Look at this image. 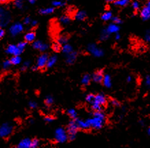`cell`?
Returning a JSON list of instances; mask_svg holds the SVG:
<instances>
[{
  "label": "cell",
  "instance_id": "6da1fadb",
  "mask_svg": "<svg viewBox=\"0 0 150 148\" xmlns=\"http://www.w3.org/2000/svg\"><path fill=\"white\" fill-rule=\"evenodd\" d=\"M91 128L95 130H100L104 125L106 122V116L102 111H95L93 117L89 118Z\"/></svg>",
  "mask_w": 150,
  "mask_h": 148
},
{
  "label": "cell",
  "instance_id": "7a4b0ae2",
  "mask_svg": "<svg viewBox=\"0 0 150 148\" xmlns=\"http://www.w3.org/2000/svg\"><path fill=\"white\" fill-rule=\"evenodd\" d=\"M107 103V99L103 93H99L95 95L94 99L91 103L92 105V109L95 111H102V106L104 105Z\"/></svg>",
  "mask_w": 150,
  "mask_h": 148
},
{
  "label": "cell",
  "instance_id": "3957f363",
  "mask_svg": "<svg viewBox=\"0 0 150 148\" xmlns=\"http://www.w3.org/2000/svg\"><path fill=\"white\" fill-rule=\"evenodd\" d=\"M79 128L78 126V124L76 123V120H73L70 121V122L68 124L67 127H66V133L68 135V139L73 141L76 139L77 136Z\"/></svg>",
  "mask_w": 150,
  "mask_h": 148
},
{
  "label": "cell",
  "instance_id": "277c9868",
  "mask_svg": "<svg viewBox=\"0 0 150 148\" xmlns=\"http://www.w3.org/2000/svg\"><path fill=\"white\" fill-rule=\"evenodd\" d=\"M54 138L56 142L59 143H63L68 140V135L66 131L63 128H58L55 131Z\"/></svg>",
  "mask_w": 150,
  "mask_h": 148
},
{
  "label": "cell",
  "instance_id": "5b68a950",
  "mask_svg": "<svg viewBox=\"0 0 150 148\" xmlns=\"http://www.w3.org/2000/svg\"><path fill=\"white\" fill-rule=\"evenodd\" d=\"M13 126L10 123H4L0 126V138H6L12 134Z\"/></svg>",
  "mask_w": 150,
  "mask_h": 148
},
{
  "label": "cell",
  "instance_id": "8992f818",
  "mask_svg": "<svg viewBox=\"0 0 150 148\" xmlns=\"http://www.w3.org/2000/svg\"><path fill=\"white\" fill-rule=\"evenodd\" d=\"M48 58V55L46 53H43L39 56L38 60H37V64L36 66L38 68V70L43 69L44 68L46 67V64H47Z\"/></svg>",
  "mask_w": 150,
  "mask_h": 148
},
{
  "label": "cell",
  "instance_id": "52a82bcc",
  "mask_svg": "<svg viewBox=\"0 0 150 148\" xmlns=\"http://www.w3.org/2000/svg\"><path fill=\"white\" fill-rule=\"evenodd\" d=\"M141 16L143 20H148L150 17V1L148 0L145 6L141 11Z\"/></svg>",
  "mask_w": 150,
  "mask_h": 148
},
{
  "label": "cell",
  "instance_id": "ba28073f",
  "mask_svg": "<svg viewBox=\"0 0 150 148\" xmlns=\"http://www.w3.org/2000/svg\"><path fill=\"white\" fill-rule=\"evenodd\" d=\"M76 122L78 124V126L79 129H82V130H88L91 128V124H90L89 119L86 120H80V119H76Z\"/></svg>",
  "mask_w": 150,
  "mask_h": 148
},
{
  "label": "cell",
  "instance_id": "9c48e42d",
  "mask_svg": "<svg viewBox=\"0 0 150 148\" xmlns=\"http://www.w3.org/2000/svg\"><path fill=\"white\" fill-rule=\"evenodd\" d=\"M23 27L22 24H21V23H16V24H14L11 27V29H10V32H11L12 36H15L21 33L23 31Z\"/></svg>",
  "mask_w": 150,
  "mask_h": 148
},
{
  "label": "cell",
  "instance_id": "30bf717a",
  "mask_svg": "<svg viewBox=\"0 0 150 148\" xmlns=\"http://www.w3.org/2000/svg\"><path fill=\"white\" fill-rule=\"evenodd\" d=\"M32 139L29 138H25L19 143L18 148H32Z\"/></svg>",
  "mask_w": 150,
  "mask_h": 148
},
{
  "label": "cell",
  "instance_id": "8fae6325",
  "mask_svg": "<svg viewBox=\"0 0 150 148\" xmlns=\"http://www.w3.org/2000/svg\"><path fill=\"white\" fill-rule=\"evenodd\" d=\"M104 76V70H100L96 71L93 75V80L96 83H102L103 80Z\"/></svg>",
  "mask_w": 150,
  "mask_h": 148
},
{
  "label": "cell",
  "instance_id": "7c38bea8",
  "mask_svg": "<svg viewBox=\"0 0 150 148\" xmlns=\"http://www.w3.org/2000/svg\"><path fill=\"white\" fill-rule=\"evenodd\" d=\"M88 50L91 51L95 56H102L103 55V51L95 47L94 45H91L88 47Z\"/></svg>",
  "mask_w": 150,
  "mask_h": 148
},
{
  "label": "cell",
  "instance_id": "4fadbf2b",
  "mask_svg": "<svg viewBox=\"0 0 150 148\" xmlns=\"http://www.w3.org/2000/svg\"><path fill=\"white\" fill-rule=\"evenodd\" d=\"M36 38V34L34 32H28V34H26V35L24 36L25 42H32L35 41Z\"/></svg>",
  "mask_w": 150,
  "mask_h": 148
},
{
  "label": "cell",
  "instance_id": "5bb4252c",
  "mask_svg": "<svg viewBox=\"0 0 150 148\" xmlns=\"http://www.w3.org/2000/svg\"><path fill=\"white\" fill-rule=\"evenodd\" d=\"M102 82H103L104 86L106 87L110 88L112 86V80L110 76L108 74H106L104 76L103 80H102Z\"/></svg>",
  "mask_w": 150,
  "mask_h": 148
},
{
  "label": "cell",
  "instance_id": "9a60e30c",
  "mask_svg": "<svg viewBox=\"0 0 150 148\" xmlns=\"http://www.w3.org/2000/svg\"><path fill=\"white\" fill-rule=\"evenodd\" d=\"M56 60H57V57L56 56H52L51 57L48 58L47 64H46V68H51L52 66H54L56 64Z\"/></svg>",
  "mask_w": 150,
  "mask_h": 148
},
{
  "label": "cell",
  "instance_id": "2e32d148",
  "mask_svg": "<svg viewBox=\"0 0 150 148\" xmlns=\"http://www.w3.org/2000/svg\"><path fill=\"white\" fill-rule=\"evenodd\" d=\"M91 80V77L89 74H85L82 77V84L84 86H87L88 85L90 84Z\"/></svg>",
  "mask_w": 150,
  "mask_h": 148
},
{
  "label": "cell",
  "instance_id": "e0dca14e",
  "mask_svg": "<svg viewBox=\"0 0 150 148\" xmlns=\"http://www.w3.org/2000/svg\"><path fill=\"white\" fill-rule=\"evenodd\" d=\"M130 0H115L114 4L118 6H126L129 4Z\"/></svg>",
  "mask_w": 150,
  "mask_h": 148
},
{
  "label": "cell",
  "instance_id": "ac0fdd59",
  "mask_svg": "<svg viewBox=\"0 0 150 148\" xmlns=\"http://www.w3.org/2000/svg\"><path fill=\"white\" fill-rule=\"evenodd\" d=\"M76 55H77V53L75 52L70 53L69 54V55H68L67 61H66V62L69 63V64H73V63L76 61Z\"/></svg>",
  "mask_w": 150,
  "mask_h": 148
},
{
  "label": "cell",
  "instance_id": "d6986e66",
  "mask_svg": "<svg viewBox=\"0 0 150 148\" xmlns=\"http://www.w3.org/2000/svg\"><path fill=\"white\" fill-rule=\"evenodd\" d=\"M75 17L77 18L78 20H80V21H83L86 18V14L84 11L77 12L76 15H75Z\"/></svg>",
  "mask_w": 150,
  "mask_h": 148
},
{
  "label": "cell",
  "instance_id": "ffe728a7",
  "mask_svg": "<svg viewBox=\"0 0 150 148\" xmlns=\"http://www.w3.org/2000/svg\"><path fill=\"white\" fill-rule=\"evenodd\" d=\"M16 51H17V46L13 45H9L7 49H6V52H7L8 53L12 54V55H13L14 56L15 55V53H16Z\"/></svg>",
  "mask_w": 150,
  "mask_h": 148
},
{
  "label": "cell",
  "instance_id": "44dd1931",
  "mask_svg": "<svg viewBox=\"0 0 150 148\" xmlns=\"http://www.w3.org/2000/svg\"><path fill=\"white\" fill-rule=\"evenodd\" d=\"M54 8H44L39 11V13L42 14H48L54 12Z\"/></svg>",
  "mask_w": 150,
  "mask_h": 148
},
{
  "label": "cell",
  "instance_id": "7402d4cb",
  "mask_svg": "<svg viewBox=\"0 0 150 148\" xmlns=\"http://www.w3.org/2000/svg\"><path fill=\"white\" fill-rule=\"evenodd\" d=\"M67 114L70 117H71V118L73 119V120H76V119H77L78 113L75 109H69L67 111Z\"/></svg>",
  "mask_w": 150,
  "mask_h": 148
},
{
  "label": "cell",
  "instance_id": "603a6c76",
  "mask_svg": "<svg viewBox=\"0 0 150 148\" xmlns=\"http://www.w3.org/2000/svg\"><path fill=\"white\" fill-rule=\"evenodd\" d=\"M118 30H119V27H117L116 25L111 24L109 25L108 30H107L106 31L110 34V33H115V32H117Z\"/></svg>",
  "mask_w": 150,
  "mask_h": 148
},
{
  "label": "cell",
  "instance_id": "cb8c5ba5",
  "mask_svg": "<svg viewBox=\"0 0 150 148\" xmlns=\"http://www.w3.org/2000/svg\"><path fill=\"white\" fill-rule=\"evenodd\" d=\"M21 57H19V56H14L11 59V63L12 65H17L21 62Z\"/></svg>",
  "mask_w": 150,
  "mask_h": 148
},
{
  "label": "cell",
  "instance_id": "d4e9b609",
  "mask_svg": "<svg viewBox=\"0 0 150 148\" xmlns=\"http://www.w3.org/2000/svg\"><path fill=\"white\" fill-rule=\"evenodd\" d=\"M54 98L51 96H48L46 97L45 100V104L47 107H51L52 105V104L54 103Z\"/></svg>",
  "mask_w": 150,
  "mask_h": 148
},
{
  "label": "cell",
  "instance_id": "484cf974",
  "mask_svg": "<svg viewBox=\"0 0 150 148\" xmlns=\"http://www.w3.org/2000/svg\"><path fill=\"white\" fill-rule=\"evenodd\" d=\"M52 47L53 50L55 52H60L62 50V46L57 42H54V43H53Z\"/></svg>",
  "mask_w": 150,
  "mask_h": 148
},
{
  "label": "cell",
  "instance_id": "4316f807",
  "mask_svg": "<svg viewBox=\"0 0 150 148\" xmlns=\"http://www.w3.org/2000/svg\"><path fill=\"white\" fill-rule=\"evenodd\" d=\"M67 40H68V37L66 36V35H63V36H60L56 42H58L60 45H63V44L66 43V42H67Z\"/></svg>",
  "mask_w": 150,
  "mask_h": 148
},
{
  "label": "cell",
  "instance_id": "83f0119b",
  "mask_svg": "<svg viewBox=\"0 0 150 148\" xmlns=\"http://www.w3.org/2000/svg\"><path fill=\"white\" fill-rule=\"evenodd\" d=\"M27 43H28V42H20V43L18 44L17 46V49L20 51L23 52V51H24L25 46L27 45Z\"/></svg>",
  "mask_w": 150,
  "mask_h": 148
},
{
  "label": "cell",
  "instance_id": "f1b7e54d",
  "mask_svg": "<svg viewBox=\"0 0 150 148\" xmlns=\"http://www.w3.org/2000/svg\"><path fill=\"white\" fill-rule=\"evenodd\" d=\"M112 18V13L110 12H105L104 14L102 16V18L104 21H108V20Z\"/></svg>",
  "mask_w": 150,
  "mask_h": 148
},
{
  "label": "cell",
  "instance_id": "f546056e",
  "mask_svg": "<svg viewBox=\"0 0 150 148\" xmlns=\"http://www.w3.org/2000/svg\"><path fill=\"white\" fill-rule=\"evenodd\" d=\"M42 45H43V43L40 41H36L33 43V47L35 49H38V50L40 51Z\"/></svg>",
  "mask_w": 150,
  "mask_h": 148
},
{
  "label": "cell",
  "instance_id": "4dcf8cb0",
  "mask_svg": "<svg viewBox=\"0 0 150 148\" xmlns=\"http://www.w3.org/2000/svg\"><path fill=\"white\" fill-rule=\"evenodd\" d=\"M39 144H40V142L37 139H34L32 140V148H37L39 146Z\"/></svg>",
  "mask_w": 150,
  "mask_h": 148
},
{
  "label": "cell",
  "instance_id": "1f68e13d",
  "mask_svg": "<svg viewBox=\"0 0 150 148\" xmlns=\"http://www.w3.org/2000/svg\"><path fill=\"white\" fill-rule=\"evenodd\" d=\"M63 51H64V52H65L66 53L69 54L70 53L72 52V47H71L70 45H64V47H63Z\"/></svg>",
  "mask_w": 150,
  "mask_h": 148
},
{
  "label": "cell",
  "instance_id": "d6a6232c",
  "mask_svg": "<svg viewBox=\"0 0 150 148\" xmlns=\"http://www.w3.org/2000/svg\"><path fill=\"white\" fill-rule=\"evenodd\" d=\"M94 98H95V95L92 94V93H89V94H88L87 96H86V100L88 102V103H91L92 101H93V99H94Z\"/></svg>",
  "mask_w": 150,
  "mask_h": 148
},
{
  "label": "cell",
  "instance_id": "836d02e7",
  "mask_svg": "<svg viewBox=\"0 0 150 148\" xmlns=\"http://www.w3.org/2000/svg\"><path fill=\"white\" fill-rule=\"evenodd\" d=\"M11 61L10 60H6L5 61V62H4V64H3V68L6 70L8 68H9L11 66Z\"/></svg>",
  "mask_w": 150,
  "mask_h": 148
},
{
  "label": "cell",
  "instance_id": "e575fe53",
  "mask_svg": "<svg viewBox=\"0 0 150 148\" xmlns=\"http://www.w3.org/2000/svg\"><path fill=\"white\" fill-rule=\"evenodd\" d=\"M44 120H45L46 122L51 123V122H52L54 120V117L52 116V115H47V116L45 117V118H44Z\"/></svg>",
  "mask_w": 150,
  "mask_h": 148
},
{
  "label": "cell",
  "instance_id": "d590c367",
  "mask_svg": "<svg viewBox=\"0 0 150 148\" xmlns=\"http://www.w3.org/2000/svg\"><path fill=\"white\" fill-rule=\"evenodd\" d=\"M132 7L134 8V10L136 12H137L139 11V4L138 1H134V2L132 3Z\"/></svg>",
  "mask_w": 150,
  "mask_h": 148
},
{
  "label": "cell",
  "instance_id": "8d00e7d4",
  "mask_svg": "<svg viewBox=\"0 0 150 148\" xmlns=\"http://www.w3.org/2000/svg\"><path fill=\"white\" fill-rule=\"evenodd\" d=\"M60 21L61 22H62V23H69L70 21V18L69 17V16H62V18H60Z\"/></svg>",
  "mask_w": 150,
  "mask_h": 148
},
{
  "label": "cell",
  "instance_id": "74e56055",
  "mask_svg": "<svg viewBox=\"0 0 150 148\" xmlns=\"http://www.w3.org/2000/svg\"><path fill=\"white\" fill-rule=\"evenodd\" d=\"M29 107H30V109H36L37 107V103L35 101H30L29 103Z\"/></svg>",
  "mask_w": 150,
  "mask_h": 148
},
{
  "label": "cell",
  "instance_id": "f35d334b",
  "mask_svg": "<svg viewBox=\"0 0 150 148\" xmlns=\"http://www.w3.org/2000/svg\"><path fill=\"white\" fill-rule=\"evenodd\" d=\"M110 103H111L112 105L115 107H119V105H120V103H119V102L118 101V100H117L115 99H112L111 100H110Z\"/></svg>",
  "mask_w": 150,
  "mask_h": 148
},
{
  "label": "cell",
  "instance_id": "ab89813d",
  "mask_svg": "<svg viewBox=\"0 0 150 148\" xmlns=\"http://www.w3.org/2000/svg\"><path fill=\"white\" fill-rule=\"evenodd\" d=\"M15 5L17 6V7L21 8L23 6V1H19V0H16L15 2Z\"/></svg>",
  "mask_w": 150,
  "mask_h": 148
},
{
  "label": "cell",
  "instance_id": "60d3db41",
  "mask_svg": "<svg viewBox=\"0 0 150 148\" xmlns=\"http://www.w3.org/2000/svg\"><path fill=\"white\" fill-rule=\"evenodd\" d=\"M52 4H53V6H62L64 4V3H62V2H61V1H54V2L52 3Z\"/></svg>",
  "mask_w": 150,
  "mask_h": 148
},
{
  "label": "cell",
  "instance_id": "b9f144b4",
  "mask_svg": "<svg viewBox=\"0 0 150 148\" xmlns=\"http://www.w3.org/2000/svg\"><path fill=\"white\" fill-rule=\"evenodd\" d=\"M29 66H30V62H25V63H24V64H23V66H22V68H21V70L22 71L26 70V69L28 68Z\"/></svg>",
  "mask_w": 150,
  "mask_h": 148
},
{
  "label": "cell",
  "instance_id": "7bdbcfd3",
  "mask_svg": "<svg viewBox=\"0 0 150 148\" xmlns=\"http://www.w3.org/2000/svg\"><path fill=\"white\" fill-rule=\"evenodd\" d=\"M145 84H146V86L148 87H149V86H150V77H149V75L146 76Z\"/></svg>",
  "mask_w": 150,
  "mask_h": 148
},
{
  "label": "cell",
  "instance_id": "ee69618b",
  "mask_svg": "<svg viewBox=\"0 0 150 148\" xmlns=\"http://www.w3.org/2000/svg\"><path fill=\"white\" fill-rule=\"evenodd\" d=\"M112 21H114V23H121V20L119 17L112 18Z\"/></svg>",
  "mask_w": 150,
  "mask_h": 148
},
{
  "label": "cell",
  "instance_id": "f6af8a7d",
  "mask_svg": "<svg viewBox=\"0 0 150 148\" xmlns=\"http://www.w3.org/2000/svg\"><path fill=\"white\" fill-rule=\"evenodd\" d=\"M4 34H5V32H4V30H3L2 28H0V40H1V39L3 37H4Z\"/></svg>",
  "mask_w": 150,
  "mask_h": 148
},
{
  "label": "cell",
  "instance_id": "bcb514c9",
  "mask_svg": "<svg viewBox=\"0 0 150 148\" xmlns=\"http://www.w3.org/2000/svg\"><path fill=\"white\" fill-rule=\"evenodd\" d=\"M31 22V20H30V18L29 17H26L25 18L24 20V23L25 24H29V23Z\"/></svg>",
  "mask_w": 150,
  "mask_h": 148
},
{
  "label": "cell",
  "instance_id": "7dc6e473",
  "mask_svg": "<svg viewBox=\"0 0 150 148\" xmlns=\"http://www.w3.org/2000/svg\"><path fill=\"white\" fill-rule=\"evenodd\" d=\"M5 11H4L3 9H1V8H0V19H1V17H2L3 16H4V14H5Z\"/></svg>",
  "mask_w": 150,
  "mask_h": 148
},
{
  "label": "cell",
  "instance_id": "c3c4849f",
  "mask_svg": "<svg viewBox=\"0 0 150 148\" xmlns=\"http://www.w3.org/2000/svg\"><path fill=\"white\" fill-rule=\"evenodd\" d=\"M127 81L128 83H130L131 81H132V77H131L130 76H127Z\"/></svg>",
  "mask_w": 150,
  "mask_h": 148
},
{
  "label": "cell",
  "instance_id": "681fc988",
  "mask_svg": "<svg viewBox=\"0 0 150 148\" xmlns=\"http://www.w3.org/2000/svg\"><path fill=\"white\" fill-rule=\"evenodd\" d=\"M28 1L30 3V4H35V1H37V0H28Z\"/></svg>",
  "mask_w": 150,
  "mask_h": 148
},
{
  "label": "cell",
  "instance_id": "f907efd6",
  "mask_svg": "<svg viewBox=\"0 0 150 148\" xmlns=\"http://www.w3.org/2000/svg\"><path fill=\"white\" fill-rule=\"evenodd\" d=\"M9 1L10 0H0V3H6Z\"/></svg>",
  "mask_w": 150,
  "mask_h": 148
},
{
  "label": "cell",
  "instance_id": "816d5d0a",
  "mask_svg": "<svg viewBox=\"0 0 150 148\" xmlns=\"http://www.w3.org/2000/svg\"><path fill=\"white\" fill-rule=\"evenodd\" d=\"M32 26H35V25H37V22L36 21H32Z\"/></svg>",
  "mask_w": 150,
  "mask_h": 148
},
{
  "label": "cell",
  "instance_id": "f5cc1de1",
  "mask_svg": "<svg viewBox=\"0 0 150 148\" xmlns=\"http://www.w3.org/2000/svg\"><path fill=\"white\" fill-rule=\"evenodd\" d=\"M147 132L148 135H150V128L149 127L147 128Z\"/></svg>",
  "mask_w": 150,
  "mask_h": 148
},
{
  "label": "cell",
  "instance_id": "db71d44e",
  "mask_svg": "<svg viewBox=\"0 0 150 148\" xmlns=\"http://www.w3.org/2000/svg\"><path fill=\"white\" fill-rule=\"evenodd\" d=\"M119 38H120V36L119 34H117V36H116V39H117V40H119Z\"/></svg>",
  "mask_w": 150,
  "mask_h": 148
},
{
  "label": "cell",
  "instance_id": "11a10c76",
  "mask_svg": "<svg viewBox=\"0 0 150 148\" xmlns=\"http://www.w3.org/2000/svg\"><path fill=\"white\" fill-rule=\"evenodd\" d=\"M106 1H108V2H112V1H115V0H106Z\"/></svg>",
  "mask_w": 150,
  "mask_h": 148
},
{
  "label": "cell",
  "instance_id": "9f6ffc18",
  "mask_svg": "<svg viewBox=\"0 0 150 148\" xmlns=\"http://www.w3.org/2000/svg\"><path fill=\"white\" fill-rule=\"evenodd\" d=\"M13 148H18L17 147H13Z\"/></svg>",
  "mask_w": 150,
  "mask_h": 148
},
{
  "label": "cell",
  "instance_id": "6f0895ef",
  "mask_svg": "<svg viewBox=\"0 0 150 148\" xmlns=\"http://www.w3.org/2000/svg\"><path fill=\"white\" fill-rule=\"evenodd\" d=\"M139 1H142V0H139Z\"/></svg>",
  "mask_w": 150,
  "mask_h": 148
}]
</instances>
